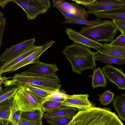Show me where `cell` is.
Returning a JSON list of instances; mask_svg holds the SVG:
<instances>
[{
  "label": "cell",
  "instance_id": "cell-1",
  "mask_svg": "<svg viewBox=\"0 0 125 125\" xmlns=\"http://www.w3.org/2000/svg\"><path fill=\"white\" fill-rule=\"evenodd\" d=\"M68 125H124L109 108L94 106L78 111Z\"/></svg>",
  "mask_w": 125,
  "mask_h": 125
},
{
  "label": "cell",
  "instance_id": "cell-2",
  "mask_svg": "<svg viewBox=\"0 0 125 125\" xmlns=\"http://www.w3.org/2000/svg\"><path fill=\"white\" fill-rule=\"evenodd\" d=\"M62 53L70 63L74 72L81 74L84 70L96 67L95 53L84 45L74 43L66 46Z\"/></svg>",
  "mask_w": 125,
  "mask_h": 125
},
{
  "label": "cell",
  "instance_id": "cell-3",
  "mask_svg": "<svg viewBox=\"0 0 125 125\" xmlns=\"http://www.w3.org/2000/svg\"><path fill=\"white\" fill-rule=\"evenodd\" d=\"M118 31L113 22L105 20L100 23L92 26H83L79 32L94 42H112Z\"/></svg>",
  "mask_w": 125,
  "mask_h": 125
},
{
  "label": "cell",
  "instance_id": "cell-4",
  "mask_svg": "<svg viewBox=\"0 0 125 125\" xmlns=\"http://www.w3.org/2000/svg\"><path fill=\"white\" fill-rule=\"evenodd\" d=\"M12 79L18 83H29L53 91L59 90L61 87V81L58 77L27 76L17 73L14 75Z\"/></svg>",
  "mask_w": 125,
  "mask_h": 125
},
{
  "label": "cell",
  "instance_id": "cell-5",
  "mask_svg": "<svg viewBox=\"0 0 125 125\" xmlns=\"http://www.w3.org/2000/svg\"><path fill=\"white\" fill-rule=\"evenodd\" d=\"M40 108L39 104L27 91L18 87L13 97L10 116L18 111H30Z\"/></svg>",
  "mask_w": 125,
  "mask_h": 125
},
{
  "label": "cell",
  "instance_id": "cell-6",
  "mask_svg": "<svg viewBox=\"0 0 125 125\" xmlns=\"http://www.w3.org/2000/svg\"><path fill=\"white\" fill-rule=\"evenodd\" d=\"M58 71L57 66L53 64L40 62L32 65L20 73L27 76L58 77L56 73Z\"/></svg>",
  "mask_w": 125,
  "mask_h": 125
},
{
  "label": "cell",
  "instance_id": "cell-7",
  "mask_svg": "<svg viewBox=\"0 0 125 125\" xmlns=\"http://www.w3.org/2000/svg\"><path fill=\"white\" fill-rule=\"evenodd\" d=\"M26 14L27 19H35L39 14L45 13L48 9L39 0H13Z\"/></svg>",
  "mask_w": 125,
  "mask_h": 125
},
{
  "label": "cell",
  "instance_id": "cell-8",
  "mask_svg": "<svg viewBox=\"0 0 125 125\" xmlns=\"http://www.w3.org/2000/svg\"><path fill=\"white\" fill-rule=\"evenodd\" d=\"M15 81L14 85L27 91L39 104L41 108L42 104L46 102L53 91L29 83H19Z\"/></svg>",
  "mask_w": 125,
  "mask_h": 125
},
{
  "label": "cell",
  "instance_id": "cell-9",
  "mask_svg": "<svg viewBox=\"0 0 125 125\" xmlns=\"http://www.w3.org/2000/svg\"><path fill=\"white\" fill-rule=\"evenodd\" d=\"M88 15L100 11L125 8V1L123 0H96L95 2L85 6Z\"/></svg>",
  "mask_w": 125,
  "mask_h": 125
},
{
  "label": "cell",
  "instance_id": "cell-10",
  "mask_svg": "<svg viewBox=\"0 0 125 125\" xmlns=\"http://www.w3.org/2000/svg\"><path fill=\"white\" fill-rule=\"evenodd\" d=\"M102 69L105 77L110 82L114 83L119 89H125V75L121 68L107 64Z\"/></svg>",
  "mask_w": 125,
  "mask_h": 125
},
{
  "label": "cell",
  "instance_id": "cell-11",
  "mask_svg": "<svg viewBox=\"0 0 125 125\" xmlns=\"http://www.w3.org/2000/svg\"><path fill=\"white\" fill-rule=\"evenodd\" d=\"M55 43V41L53 40L49 42L45 43L22 61L10 68L5 73L12 72L27 65L39 62L41 55Z\"/></svg>",
  "mask_w": 125,
  "mask_h": 125
},
{
  "label": "cell",
  "instance_id": "cell-12",
  "mask_svg": "<svg viewBox=\"0 0 125 125\" xmlns=\"http://www.w3.org/2000/svg\"><path fill=\"white\" fill-rule=\"evenodd\" d=\"M35 40V38L27 40L6 48L0 55L2 60L3 62H6L15 57L28 48L34 45Z\"/></svg>",
  "mask_w": 125,
  "mask_h": 125
},
{
  "label": "cell",
  "instance_id": "cell-13",
  "mask_svg": "<svg viewBox=\"0 0 125 125\" xmlns=\"http://www.w3.org/2000/svg\"><path fill=\"white\" fill-rule=\"evenodd\" d=\"M53 2V6H57L81 19L86 20L88 17L85 9L76 3L63 0H54Z\"/></svg>",
  "mask_w": 125,
  "mask_h": 125
},
{
  "label": "cell",
  "instance_id": "cell-14",
  "mask_svg": "<svg viewBox=\"0 0 125 125\" xmlns=\"http://www.w3.org/2000/svg\"><path fill=\"white\" fill-rule=\"evenodd\" d=\"M89 97L88 94L69 95L62 104L64 106L76 108L79 111L94 106L88 100Z\"/></svg>",
  "mask_w": 125,
  "mask_h": 125
},
{
  "label": "cell",
  "instance_id": "cell-15",
  "mask_svg": "<svg viewBox=\"0 0 125 125\" xmlns=\"http://www.w3.org/2000/svg\"><path fill=\"white\" fill-rule=\"evenodd\" d=\"M65 32L69 38L74 43L83 44L96 50L102 45L100 43L94 42L85 37L79 32L71 28H66Z\"/></svg>",
  "mask_w": 125,
  "mask_h": 125
},
{
  "label": "cell",
  "instance_id": "cell-16",
  "mask_svg": "<svg viewBox=\"0 0 125 125\" xmlns=\"http://www.w3.org/2000/svg\"><path fill=\"white\" fill-rule=\"evenodd\" d=\"M41 46L34 45L31 46L14 58L4 62L0 69V73L2 74L5 73L6 71L22 61L40 48Z\"/></svg>",
  "mask_w": 125,
  "mask_h": 125
},
{
  "label": "cell",
  "instance_id": "cell-17",
  "mask_svg": "<svg viewBox=\"0 0 125 125\" xmlns=\"http://www.w3.org/2000/svg\"><path fill=\"white\" fill-rule=\"evenodd\" d=\"M78 112L77 109L75 107L63 106L46 112L43 114V117L47 120L57 117L74 116Z\"/></svg>",
  "mask_w": 125,
  "mask_h": 125
},
{
  "label": "cell",
  "instance_id": "cell-18",
  "mask_svg": "<svg viewBox=\"0 0 125 125\" xmlns=\"http://www.w3.org/2000/svg\"><path fill=\"white\" fill-rule=\"evenodd\" d=\"M98 52L107 55L125 58V47L110 45L105 43L96 49Z\"/></svg>",
  "mask_w": 125,
  "mask_h": 125
},
{
  "label": "cell",
  "instance_id": "cell-19",
  "mask_svg": "<svg viewBox=\"0 0 125 125\" xmlns=\"http://www.w3.org/2000/svg\"><path fill=\"white\" fill-rule=\"evenodd\" d=\"M98 18H105L112 20H125V8L111 9L93 14Z\"/></svg>",
  "mask_w": 125,
  "mask_h": 125
},
{
  "label": "cell",
  "instance_id": "cell-20",
  "mask_svg": "<svg viewBox=\"0 0 125 125\" xmlns=\"http://www.w3.org/2000/svg\"><path fill=\"white\" fill-rule=\"evenodd\" d=\"M13 97L0 103V122L3 125H6L10 116L11 107Z\"/></svg>",
  "mask_w": 125,
  "mask_h": 125
},
{
  "label": "cell",
  "instance_id": "cell-21",
  "mask_svg": "<svg viewBox=\"0 0 125 125\" xmlns=\"http://www.w3.org/2000/svg\"><path fill=\"white\" fill-rule=\"evenodd\" d=\"M93 70V73L90 76L92 80V85L93 89L99 87L105 88L107 80L101 68L98 67Z\"/></svg>",
  "mask_w": 125,
  "mask_h": 125
},
{
  "label": "cell",
  "instance_id": "cell-22",
  "mask_svg": "<svg viewBox=\"0 0 125 125\" xmlns=\"http://www.w3.org/2000/svg\"><path fill=\"white\" fill-rule=\"evenodd\" d=\"M113 104L118 114V117L125 120V93L116 96L114 99Z\"/></svg>",
  "mask_w": 125,
  "mask_h": 125
},
{
  "label": "cell",
  "instance_id": "cell-23",
  "mask_svg": "<svg viewBox=\"0 0 125 125\" xmlns=\"http://www.w3.org/2000/svg\"><path fill=\"white\" fill-rule=\"evenodd\" d=\"M94 59L95 61H100L109 65L112 63L121 65L125 63V58H122L100 53L95 55Z\"/></svg>",
  "mask_w": 125,
  "mask_h": 125
},
{
  "label": "cell",
  "instance_id": "cell-24",
  "mask_svg": "<svg viewBox=\"0 0 125 125\" xmlns=\"http://www.w3.org/2000/svg\"><path fill=\"white\" fill-rule=\"evenodd\" d=\"M43 114L40 108L32 111L21 112V118L29 120H42Z\"/></svg>",
  "mask_w": 125,
  "mask_h": 125
},
{
  "label": "cell",
  "instance_id": "cell-25",
  "mask_svg": "<svg viewBox=\"0 0 125 125\" xmlns=\"http://www.w3.org/2000/svg\"><path fill=\"white\" fill-rule=\"evenodd\" d=\"M103 20L101 18H98L96 20L89 21L82 19H73L63 21V23L75 24L86 25L88 26H92L98 25L102 22Z\"/></svg>",
  "mask_w": 125,
  "mask_h": 125
},
{
  "label": "cell",
  "instance_id": "cell-26",
  "mask_svg": "<svg viewBox=\"0 0 125 125\" xmlns=\"http://www.w3.org/2000/svg\"><path fill=\"white\" fill-rule=\"evenodd\" d=\"M73 116H67L53 118L47 120L50 125H68Z\"/></svg>",
  "mask_w": 125,
  "mask_h": 125
},
{
  "label": "cell",
  "instance_id": "cell-27",
  "mask_svg": "<svg viewBox=\"0 0 125 125\" xmlns=\"http://www.w3.org/2000/svg\"><path fill=\"white\" fill-rule=\"evenodd\" d=\"M97 95L99 97L98 101L103 105H106L109 104L114 100L115 94L109 90H107L102 94Z\"/></svg>",
  "mask_w": 125,
  "mask_h": 125
},
{
  "label": "cell",
  "instance_id": "cell-28",
  "mask_svg": "<svg viewBox=\"0 0 125 125\" xmlns=\"http://www.w3.org/2000/svg\"><path fill=\"white\" fill-rule=\"evenodd\" d=\"M63 106H64L62 103L48 101L42 104L41 108L43 112L46 113Z\"/></svg>",
  "mask_w": 125,
  "mask_h": 125
},
{
  "label": "cell",
  "instance_id": "cell-29",
  "mask_svg": "<svg viewBox=\"0 0 125 125\" xmlns=\"http://www.w3.org/2000/svg\"><path fill=\"white\" fill-rule=\"evenodd\" d=\"M9 120L11 121L16 125H42V120L33 121L21 118L15 121L11 116H10Z\"/></svg>",
  "mask_w": 125,
  "mask_h": 125
},
{
  "label": "cell",
  "instance_id": "cell-30",
  "mask_svg": "<svg viewBox=\"0 0 125 125\" xmlns=\"http://www.w3.org/2000/svg\"><path fill=\"white\" fill-rule=\"evenodd\" d=\"M7 19L4 16L0 21V51L2 43L3 35L6 25ZM4 62L2 60L0 55V69L2 66Z\"/></svg>",
  "mask_w": 125,
  "mask_h": 125
},
{
  "label": "cell",
  "instance_id": "cell-31",
  "mask_svg": "<svg viewBox=\"0 0 125 125\" xmlns=\"http://www.w3.org/2000/svg\"><path fill=\"white\" fill-rule=\"evenodd\" d=\"M109 44L114 46L125 47V34L121 33L119 36Z\"/></svg>",
  "mask_w": 125,
  "mask_h": 125
},
{
  "label": "cell",
  "instance_id": "cell-32",
  "mask_svg": "<svg viewBox=\"0 0 125 125\" xmlns=\"http://www.w3.org/2000/svg\"><path fill=\"white\" fill-rule=\"evenodd\" d=\"M18 87L16 86L10 90L8 91L0 96V103L14 95Z\"/></svg>",
  "mask_w": 125,
  "mask_h": 125
},
{
  "label": "cell",
  "instance_id": "cell-33",
  "mask_svg": "<svg viewBox=\"0 0 125 125\" xmlns=\"http://www.w3.org/2000/svg\"><path fill=\"white\" fill-rule=\"evenodd\" d=\"M112 21L118 31L121 33L125 34V20H113Z\"/></svg>",
  "mask_w": 125,
  "mask_h": 125
},
{
  "label": "cell",
  "instance_id": "cell-34",
  "mask_svg": "<svg viewBox=\"0 0 125 125\" xmlns=\"http://www.w3.org/2000/svg\"><path fill=\"white\" fill-rule=\"evenodd\" d=\"M69 95L66 94L65 91L60 90L58 91H53L49 97H53L66 99L68 97Z\"/></svg>",
  "mask_w": 125,
  "mask_h": 125
},
{
  "label": "cell",
  "instance_id": "cell-35",
  "mask_svg": "<svg viewBox=\"0 0 125 125\" xmlns=\"http://www.w3.org/2000/svg\"><path fill=\"white\" fill-rule=\"evenodd\" d=\"M54 7L56 8L62 14L65 18L66 21L73 19H81L68 12L62 10L57 6H54Z\"/></svg>",
  "mask_w": 125,
  "mask_h": 125
},
{
  "label": "cell",
  "instance_id": "cell-36",
  "mask_svg": "<svg viewBox=\"0 0 125 125\" xmlns=\"http://www.w3.org/2000/svg\"><path fill=\"white\" fill-rule=\"evenodd\" d=\"M77 4H81L84 6L92 4L95 2L96 0H71Z\"/></svg>",
  "mask_w": 125,
  "mask_h": 125
},
{
  "label": "cell",
  "instance_id": "cell-37",
  "mask_svg": "<svg viewBox=\"0 0 125 125\" xmlns=\"http://www.w3.org/2000/svg\"><path fill=\"white\" fill-rule=\"evenodd\" d=\"M16 86L12 85L6 86L3 89L0 90V96L14 87Z\"/></svg>",
  "mask_w": 125,
  "mask_h": 125
},
{
  "label": "cell",
  "instance_id": "cell-38",
  "mask_svg": "<svg viewBox=\"0 0 125 125\" xmlns=\"http://www.w3.org/2000/svg\"><path fill=\"white\" fill-rule=\"evenodd\" d=\"M66 99L59 98L56 97H50L48 98L46 101H51L56 102L63 103Z\"/></svg>",
  "mask_w": 125,
  "mask_h": 125
},
{
  "label": "cell",
  "instance_id": "cell-39",
  "mask_svg": "<svg viewBox=\"0 0 125 125\" xmlns=\"http://www.w3.org/2000/svg\"><path fill=\"white\" fill-rule=\"evenodd\" d=\"M42 4L48 9L50 8L51 4L49 0H39Z\"/></svg>",
  "mask_w": 125,
  "mask_h": 125
},
{
  "label": "cell",
  "instance_id": "cell-40",
  "mask_svg": "<svg viewBox=\"0 0 125 125\" xmlns=\"http://www.w3.org/2000/svg\"><path fill=\"white\" fill-rule=\"evenodd\" d=\"M11 0H0V6L4 8L8 3Z\"/></svg>",
  "mask_w": 125,
  "mask_h": 125
},
{
  "label": "cell",
  "instance_id": "cell-41",
  "mask_svg": "<svg viewBox=\"0 0 125 125\" xmlns=\"http://www.w3.org/2000/svg\"><path fill=\"white\" fill-rule=\"evenodd\" d=\"M1 74H1L0 73V84H1V83H2L3 82L6 80H7L8 79L12 78V77H7L6 76L2 77L1 76Z\"/></svg>",
  "mask_w": 125,
  "mask_h": 125
},
{
  "label": "cell",
  "instance_id": "cell-42",
  "mask_svg": "<svg viewBox=\"0 0 125 125\" xmlns=\"http://www.w3.org/2000/svg\"><path fill=\"white\" fill-rule=\"evenodd\" d=\"M5 125H16L12 122L10 120H9Z\"/></svg>",
  "mask_w": 125,
  "mask_h": 125
},
{
  "label": "cell",
  "instance_id": "cell-43",
  "mask_svg": "<svg viewBox=\"0 0 125 125\" xmlns=\"http://www.w3.org/2000/svg\"><path fill=\"white\" fill-rule=\"evenodd\" d=\"M3 13L0 10V21L2 19V18L4 16Z\"/></svg>",
  "mask_w": 125,
  "mask_h": 125
}]
</instances>
